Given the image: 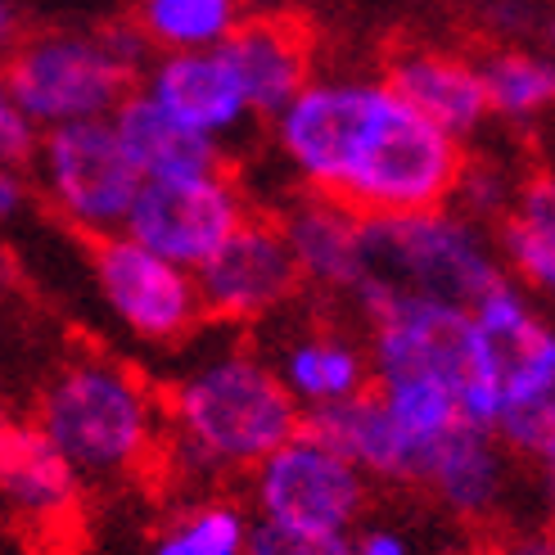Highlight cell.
<instances>
[{"label": "cell", "instance_id": "obj_1", "mask_svg": "<svg viewBox=\"0 0 555 555\" xmlns=\"http://www.w3.org/2000/svg\"><path fill=\"white\" fill-rule=\"evenodd\" d=\"M168 461L163 475L194 492H217L254 469L308 425L289 384L254 348H221L163 388Z\"/></svg>", "mask_w": 555, "mask_h": 555}, {"label": "cell", "instance_id": "obj_2", "mask_svg": "<svg viewBox=\"0 0 555 555\" xmlns=\"http://www.w3.org/2000/svg\"><path fill=\"white\" fill-rule=\"evenodd\" d=\"M33 421L73 461L87 488L154 479L168 461L163 393H154L145 375L100 352H77L50 371L33 402Z\"/></svg>", "mask_w": 555, "mask_h": 555}, {"label": "cell", "instance_id": "obj_3", "mask_svg": "<svg viewBox=\"0 0 555 555\" xmlns=\"http://www.w3.org/2000/svg\"><path fill=\"white\" fill-rule=\"evenodd\" d=\"M496 281H502V267H496L492 244L475 221L429 208L362 217L357 275L348 294H357L362 312L398 298L475 308Z\"/></svg>", "mask_w": 555, "mask_h": 555}, {"label": "cell", "instance_id": "obj_4", "mask_svg": "<svg viewBox=\"0 0 555 555\" xmlns=\"http://www.w3.org/2000/svg\"><path fill=\"white\" fill-rule=\"evenodd\" d=\"M461 177L465 154L456 135L421 118L384 87L362 141L352 145L344 163L335 199H344L362 217L429 212L461 190Z\"/></svg>", "mask_w": 555, "mask_h": 555}, {"label": "cell", "instance_id": "obj_5", "mask_svg": "<svg viewBox=\"0 0 555 555\" xmlns=\"http://www.w3.org/2000/svg\"><path fill=\"white\" fill-rule=\"evenodd\" d=\"M375 479L325 434L302 425L248 475V511L262 524L317 538H352L371 515Z\"/></svg>", "mask_w": 555, "mask_h": 555}, {"label": "cell", "instance_id": "obj_6", "mask_svg": "<svg viewBox=\"0 0 555 555\" xmlns=\"http://www.w3.org/2000/svg\"><path fill=\"white\" fill-rule=\"evenodd\" d=\"M141 77L108 37H68L50 33L23 41L5 64V100L46 131L91 118H114Z\"/></svg>", "mask_w": 555, "mask_h": 555}, {"label": "cell", "instance_id": "obj_7", "mask_svg": "<svg viewBox=\"0 0 555 555\" xmlns=\"http://www.w3.org/2000/svg\"><path fill=\"white\" fill-rule=\"evenodd\" d=\"M37 168H41V190L50 208L60 212V221H68L73 231L91 240L127 231L135 194L145 185V172L135 168L114 118L50 127L37 154Z\"/></svg>", "mask_w": 555, "mask_h": 555}, {"label": "cell", "instance_id": "obj_8", "mask_svg": "<svg viewBox=\"0 0 555 555\" xmlns=\"http://www.w3.org/2000/svg\"><path fill=\"white\" fill-rule=\"evenodd\" d=\"M91 267L108 312L145 344H181L208 317L194 271L154 254L127 231L91 240Z\"/></svg>", "mask_w": 555, "mask_h": 555}, {"label": "cell", "instance_id": "obj_9", "mask_svg": "<svg viewBox=\"0 0 555 555\" xmlns=\"http://www.w3.org/2000/svg\"><path fill=\"white\" fill-rule=\"evenodd\" d=\"M0 496H5L14 533L50 555L68 546L81 529L87 479L41 434L33 415H23V421L0 425Z\"/></svg>", "mask_w": 555, "mask_h": 555}, {"label": "cell", "instance_id": "obj_10", "mask_svg": "<svg viewBox=\"0 0 555 555\" xmlns=\"http://www.w3.org/2000/svg\"><path fill=\"white\" fill-rule=\"evenodd\" d=\"M254 217L244 190L227 177H181V181H145L127 217V235L177 267L199 271L244 221Z\"/></svg>", "mask_w": 555, "mask_h": 555}, {"label": "cell", "instance_id": "obj_11", "mask_svg": "<svg viewBox=\"0 0 555 555\" xmlns=\"http://www.w3.org/2000/svg\"><path fill=\"white\" fill-rule=\"evenodd\" d=\"M204 294L208 321H262L289 308L302 271L298 258L271 217H248L244 227L217 248V254L194 271Z\"/></svg>", "mask_w": 555, "mask_h": 555}, {"label": "cell", "instance_id": "obj_12", "mask_svg": "<svg viewBox=\"0 0 555 555\" xmlns=\"http://www.w3.org/2000/svg\"><path fill=\"white\" fill-rule=\"evenodd\" d=\"M515 452L502 442V434L456 421L448 434H438L421 456V488L429 502L461 529H492L506 515L515 492Z\"/></svg>", "mask_w": 555, "mask_h": 555}, {"label": "cell", "instance_id": "obj_13", "mask_svg": "<svg viewBox=\"0 0 555 555\" xmlns=\"http://www.w3.org/2000/svg\"><path fill=\"white\" fill-rule=\"evenodd\" d=\"M379 95L384 87H362V81H317L275 118V141L308 190L335 194L344 163L362 141Z\"/></svg>", "mask_w": 555, "mask_h": 555}, {"label": "cell", "instance_id": "obj_14", "mask_svg": "<svg viewBox=\"0 0 555 555\" xmlns=\"http://www.w3.org/2000/svg\"><path fill=\"white\" fill-rule=\"evenodd\" d=\"M141 91H150L185 127L208 135H227L254 114L221 50H163L150 64Z\"/></svg>", "mask_w": 555, "mask_h": 555}, {"label": "cell", "instance_id": "obj_15", "mask_svg": "<svg viewBox=\"0 0 555 555\" xmlns=\"http://www.w3.org/2000/svg\"><path fill=\"white\" fill-rule=\"evenodd\" d=\"M384 87L406 108H415L421 118L456 135V141H465L469 131H479L483 118L492 114L483 68L452 60V54H429V50L398 54L384 73Z\"/></svg>", "mask_w": 555, "mask_h": 555}, {"label": "cell", "instance_id": "obj_16", "mask_svg": "<svg viewBox=\"0 0 555 555\" xmlns=\"http://www.w3.org/2000/svg\"><path fill=\"white\" fill-rule=\"evenodd\" d=\"M235 68L240 87L254 104V114L281 118L285 108L312 87L308 81V37L298 23L285 18H254L217 46Z\"/></svg>", "mask_w": 555, "mask_h": 555}, {"label": "cell", "instance_id": "obj_17", "mask_svg": "<svg viewBox=\"0 0 555 555\" xmlns=\"http://www.w3.org/2000/svg\"><path fill=\"white\" fill-rule=\"evenodd\" d=\"M267 362L281 371V379L289 384V393L298 398V406L308 415L321 406L352 402V398H362L375 388L371 348L339 335V330L302 325L298 335H289L267 357Z\"/></svg>", "mask_w": 555, "mask_h": 555}, {"label": "cell", "instance_id": "obj_18", "mask_svg": "<svg viewBox=\"0 0 555 555\" xmlns=\"http://www.w3.org/2000/svg\"><path fill=\"white\" fill-rule=\"evenodd\" d=\"M308 425L317 434H325L339 452H348L375 483L415 488V469H421V442H415L393 421V411L384 406V398L375 393V388H371V393H362V398H352V402L312 411Z\"/></svg>", "mask_w": 555, "mask_h": 555}, {"label": "cell", "instance_id": "obj_19", "mask_svg": "<svg viewBox=\"0 0 555 555\" xmlns=\"http://www.w3.org/2000/svg\"><path fill=\"white\" fill-rule=\"evenodd\" d=\"M114 127L135 158L145 181H181V177H212L227 168L217 135L194 131L181 118H172L150 91H131L114 114Z\"/></svg>", "mask_w": 555, "mask_h": 555}, {"label": "cell", "instance_id": "obj_20", "mask_svg": "<svg viewBox=\"0 0 555 555\" xmlns=\"http://www.w3.org/2000/svg\"><path fill=\"white\" fill-rule=\"evenodd\" d=\"M275 221H281V231L294 248L302 281H312L321 289H352L357 244H362V212L335 199V194L312 190L308 199L289 204Z\"/></svg>", "mask_w": 555, "mask_h": 555}, {"label": "cell", "instance_id": "obj_21", "mask_svg": "<svg viewBox=\"0 0 555 555\" xmlns=\"http://www.w3.org/2000/svg\"><path fill=\"white\" fill-rule=\"evenodd\" d=\"M496 434L524 461L555 452V325H542L538 339L511 362Z\"/></svg>", "mask_w": 555, "mask_h": 555}, {"label": "cell", "instance_id": "obj_22", "mask_svg": "<svg viewBox=\"0 0 555 555\" xmlns=\"http://www.w3.org/2000/svg\"><path fill=\"white\" fill-rule=\"evenodd\" d=\"M254 511L235 496H190L154 529L145 555H248Z\"/></svg>", "mask_w": 555, "mask_h": 555}, {"label": "cell", "instance_id": "obj_23", "mask_svg": "<svg viewBox=\"0 0 555 555\" xmlns=\"http://www.w3.org/2000/svg\"><path fill=\"white\" fill-rule=\"evenodd\" d=\"M235 0H141V27L163 50H217L235 33Z\"/></svg>", "mask_w": 555, "mask_h": 555}, {"label": "cell", "instance_id": "obj_24", "mask_svg": "<svg viewBox=\"0 0 555 555\" xmlns=\"http://www.w3.org/2000/svg\"><path fill=\"white\" fill-rule=\"evenodd\" d=\"M483 81L492 108L506 118H529L555 104V64L538 60V54H492L483 60Z\"/></svg>", "mask_w": 555, "mask_h": 555}, {"label": "cell", "instance_id": "obj_25", "mask_svg": "<svg viewBox=\"0 0 555 555\" xmlns=\"http://www.w3.org/2000/svg\"><path fill=\"white\" fill-rule=\"evenodd\" d=\"M502 254L511 258V267L519 271L524 285H533L538 294L555 298V240L529 231L519 217L506 212V221H502Z\"/></svg>", "mask_w": 555, "mask_h": 555}, {"label": "cell", "instance_id": "obj_26", "mask_svg": "<svg viewBox=\"0 0 555 555\" xmlns=\"http://www.w3.org/2000/svg\"><path fill=\"white\" fill-rule=\"evenodd\" d=\"M357 555H438L421 529H411L402 519H384V515H366L362 529L352 533Z\"/></svg>", "mask_w": 555, "mask_h": 555}, {"label": "cell", "instance_id": "obj_27", "mask_svg": "<svg viewBox=\"0 0 555 555\" xmlns=\"http://www.w3.org/2000/svg\"><path fill=\"white\" fill-rule=\"evenodd\" d=\"M248 555H357L352 538H317V533H289L275 524L254 519V538H248Z\"/></svg>", "mask_w": 555, "mask_h": 555}, {"label": "cell", "instance_id": "obj_28", "mask_svg": "<svg viewBox=\"0 0 555 555\" xmlns=\"http://www.w3.org/2000/svg\"><path fill=\"white\" fill-rule=\"evenodd\" d=\"M461 555H555V519L519 524V529H496L492 538L465 546Z\"/></svg>", "mask_w": 555, "mask_h": 555}, {"label": "cell", "instance_id": "obj_29", "mask_svg": "<svg viewBox=\"0 0 555 555\" xmlns=\"http://www.w3.org/2000/svg\"><path fill=\"white\" fill-rule=\"evenodd\" d=\"M41 141H46V127L37 118H27L14 100L0 104V154L10 163H27L41 154Z\"/></svg>", "mask_w": 555, "mask_h": 555}, {"label": "cell", "instance_id": "obj_30", "mask_svg": "<svg viewBox=\"0 0 555 555\" xmlns=\"http://www.w3.org/2000/svg\"><path fill=\"white\" fill-rule=\"evenodd\" d=\"M511 217H519L529 231L555 240V177H533V181H524L519 194H515Z\"/></svg>", "mask_w": 555, "mask_h": 555}, {"label": "cell", "instance_id": "obj_31", "mask_svg": "<svg viewBox=\"0 0 555 555\" xmlns=\"http://www.w3.org/2000/svg\"><path fill=\"white\" fill-rule=\"evenodd\" d=\"M533 488H538V502H542L546 519H555V452L533 461Z\"/></svg>", "mask_w": 555, "mask_h": 555}, {"label": "cell", "instance_id": "obj_32", "mask_svg": "<svg viewBox=\"0 0 555 555\" xmlns=\"http://www.w3.org/2000/svg\"><path fill=\"white\" fill-rule=\"evenodd\" d=\"M18 204H23V181H18L14 172H5V177H0V212L14 217Z\"/></svg>", "mask_w": 555, "mask_h": 555}]
</instances>
